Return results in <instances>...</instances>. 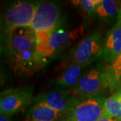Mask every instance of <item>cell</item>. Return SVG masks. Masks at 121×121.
Segmentation results:
<instances>
[{
	"instance_id": "cell-14",
	"label": "cell",
	"mask_w": 121,
	"mask_h": 121,
	"mask_svg": "<svg viewBox=\"0 0 121 121\" xmlns=\"http://www.w3.org/2000/svg\"><path fill=\"white\" fill-rule=\"evenodd\" d=\"M59 115L47 104L38 102L31 110L30 121H55Z\"/></svg>"
},
{
	"instance_id": "cell-8",
	"label": "cell",
	"mask_w": 121,
	"mask_h": 121,
	"mask_svg": "<svg viewBox=\"0 0 121 121\" xmlns=\"http://www.w3.org/2000/svg\"><path fill=\"white\" fill-rule=\"evenodd\" d=\"M104 69L102 64H98L82 76L73 90L74 94L88 97L95 95L102 88H104Z\"/></svg>"
},
{
	"instance_id": "cell-21",
	"label": "cell",
	"mask_w": 121,
	"mask_h": 121,
	"mask_svg": "<svg viewBox=\"0 0 121 121\" xmlns=\"http://www.w3.org/2000/svg\"><path fill=\"white\" fill-rule=\"evenodd\" d=\"M118 21H119V22L121 23V8H120L119 12H118Z\"/></svg>"
},
{
	"instance_id": "cell-13",
	"label": "cell",
	"mask_w": 121,
	"mask_h": 121,
	"mask_svg": "<svg viewBox=\"0 0 121 121\" xmlns=\"http://www.w3.org/2000/svg\"><path fill=\"white\" fill-rule=\"evenodd\" d=\"M121 83V52L112 64L104 69V87L113 90L117 89Z\"/></svg>"
},
{
	"instance_id": "cell-12",
	"label": "cell",
	"mask_w": 121,
	"mask_h": 121,
	"mask_svg": "<svg viewBox=\"0 0 121 121\" xmlns=\"http://www.w3.org/2000/svg\"><path fill=\"white\" fill-rule=\"evenodd\" d=\"M82 66L72 63L56 78L55 85L62 90H73L81 78Z\"/></svg>"
},
{
	"instance_id": "cell-7",
	"label": "cell",
	"mask_w": 121,
	"mask_h": 121,
	"mask_svg": "<svg viewBox=\"0 0 121 121\" xmlns=\"http://www.w3.org/2000/svg\"><path fill=\"white\" fill-rule=\"evenodd\" d=\"M47 58L36 49L12 56V67L18 75H30L41 69Z\"/></svg>"
},
{
	"instance_id": "cell-11",
	"label": "cell",
	"mask_w": 121,
	"mask_h": 121,
	"mask_svg": "<svg viewBox=\"0 0 121 121\" xmlns=\"http://www.w3.org/2000/svg\"><path fill=\"white\" fill-rule=\"evenodd\" d=\"M121 52V23L119 21L108 32L104 43L102 57L108 64H112Z\"/></svg>"
},
{
	"instance_id": "cell-9",
	"label": "cell",
	"mask_w": 121,
	"mask_h": 121,
	"mask_svg": "<svg viewBox=\"0 0 121 121\" xmlns=\"http://www.w3.org/2000/svg\"><path fill=\"white\" fill-rule=\"evenodd\" d=\"M83 34V29L82 27L71 30L56 29L53 31L51 35L44 50L43 55L45 58L52 56L57 51H59L61 48L78 39Z\"/></svg>"
},
{
	"instance_id": "cell-18",
	"label": "cell",
	"mask_w": 121,
	"mask_h": 121,
	"mask_svg": "<svg viewBox=\"0 0 121 121\" xmlns=\"http://www.w3.org/2000/svg\"><path fill=\"white\" fill-rule=\"evenodd\" d=\"M99 121H117V120H115L114 118H113L112 117H109L108 115L104 114L103 116L102 117V118L99 120Z\"/></svg>"
},
{
	"instance_id": "cell-15",
	"label": "cell",
	"mask_w": 121,
	"mask_h": 121,
	"mask_svg": "<svg viewBox=\"0 0 121 121\" xmlns=\"http://www.w3.org/2000/svg\"><path fill=\"white\" fill-rule=\"evenodd\" d=\"M121 4L114 0H101L96 6L95 12L103 19H111L118 14Z\"/></svg>"
},
{
	"instance_id": "cell-20",
	"label": "cell",
	"mask_w": 121,
	"mask_h": 121,
	"mask_svg": "<svg viewBox=\"0 0 121 121\" xmlns=\"http://www.w3.org/2000/svg\"><path fill=\"white\" fill-rule=\"evenodd\" d=\"M0 121H11L10 120V116L1 114L0 115Z\"/></svg>"
},
{
	"instance_id": "cell-1",
	"label": "cell",
	"mask_w": 121,
	"mask_h": 121,
	"mask_svg": "<svg viewBox=\"0 0 121 121\" xmlns=\"http://www.w3.org/2000/svg\"><path fill=\"white\" fill-rule=\"evenodd\" d=\"M60 22L59 7L52 2L43 1L37 3L30 28L35 32H52L58 29Z\"/></svg>"
},
{
	"instance_id": "cell-17",
	"label": "cell",
	"mask_w": 121,
	"mask_h": 121,
	"mask_svg": "<svg viewBox=\"0 0 121 121\" xmlns=\"http://www.w3.org/2000/svg\"><path fill=\"white\" fill-rule=\"evenodd\" d=\"M73 4L78 6L79 5L84 12L89 14L95 13L96 11V5L92 2V0L73 1Z\"/></svg>"
},
{
	"instance_id": "cell-10",
	"label": "cell",
	"mask_w": 121,
	"mask_h": 121,
	"mask_svg": "<svg viewBox=\"0 0 121 121\" xmlns=\"http://www.w3.org/2000/svg\"><path fill=\"white\" fill-rule=\"evenodd\" d=\"M35 101L43 102L59 114L70 112L78 102L63 90L50 91L39 95Z\"/></svg>"
},
{
	"instance_id": "cell-4",
	"label": "cell",
	"mask_w": 121,
	"mask_h": 121,
	"mask_svg": "<svg viewBox=\"0 0 121 121\" xmlns=\"http://www.w3.org/2000/svg\"><path fill=\"white\" fill-rule=\"evenodd\" d=\"M37 3L20 1L5 12L3 24L5 31L18 27H30Z\"/></svg>"
},
{
	"instance_id": "cell-3",
	"label": "cell",
	"mask_w": 121,
	"mask_h": 121,
	"mask_svg": "<svg viewBox=\"0 0 121 121\" xmlns=\"http://www.w3.org/2000/svg\"><path fill=\"white\" fill-rule=\"evenodd\" d=\"M104 43L99 32L86 37L75 48L73 55V63L86 66L98 60L103 55Z\"/></svg>"
},
{
	"instance_id": "cell-19",
	"label": "cell",
	"mask_w": 121,
	"mask_h": 121,
	"mask_svg": "<svg viewBox=\"0 0 121 121\" xmlns=\"http://www.w3.org/2000/svg\"><path fill=\"white\" fill-rule=\"evenodd\" d=\"M113 95H114L117 98H118L119 100L121 101V85L119 86V87L117 89V91Z\"/></svg>"
},
{
	"instance_id": "cell-2",
	"label": "cell",
	"mask_w": 121,
	"mask_h": 121,
	"mask_svg": "<svg viewBox=\"0 0 121 121\" xmlns=\"http://www.w3.org/2000/svg\"><path fill=\"white\" fill-rule=\"evenodd\" d=\"M5 47L10 56L36 49V33L30 27H18L6 32Z\"/></svg>"
},
{
	"instance_id": "cell-6",
	"label": "cell",
	"mask_w": 121,
	"mask_h": 121,
	"mask_svg": "<svg viewBox=\"0 0 121 121\" xmlns=\"http://www.w3.org/2000/svg\"><path fill=\"white\" fill-rule=\"evenodd\" d=\"M32 97V90L30 87L9 89L1 94L0 112L11 116L26 107Z\"/></svg>"
},
{
	"instance_id": "cell-5",
	"label": "cell",
	"mask_w": 121,
	"mask_h": 121,
	"mask_svg": "<svg viewBox=\"0 0 121 121\" xmlns=\"http://www.w3.org/2000/svg\"><path fill=\"white\" fill-rule=\"evenodd\" d=\"M105 100L90 97L78 102L69 112L67 121H99L104 114Z\"/></svg>"
},
{
	"instance_id": "cell-16",
	"label": "cell",
	"mask_w": 121,
	"mask_h": 121,
	"mask_svg": "<svg viewBox=\"0 0 121 121\" xmlns=\"http://www.w3.org/2000/svg\"><path fill=\"white\" fill-rule=\"evenodd\" d=\"M104 114L121 121V101L112 95L105 100Z\"/></svg>"
}]
</instances>
